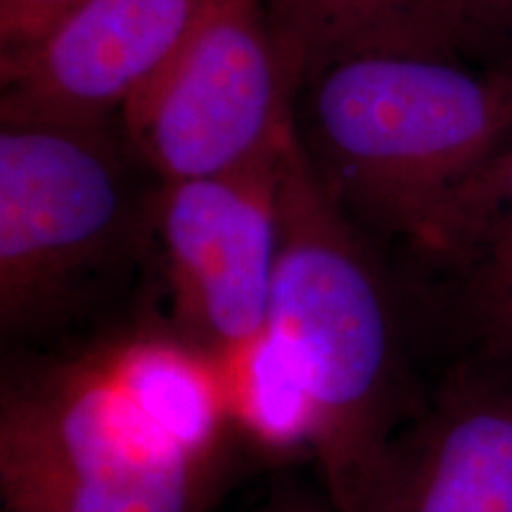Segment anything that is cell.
<instances>
[{"mask_svg":"<svg viewBox=\"0 0 512 512\" xmlns=\"http://www.w3.org/2000/svg\"><path fill=\"white\" fill-rule=\"evenodd\" d=\"M294 124L351 219L415 249L448 197L512 147V67L361 50L302 83Z\"/></svg>","mask_w":512,"mask_h":512,"instance_id":"cell-1","label":"cell"},{"mask_svg":"<svg viewBox=\"0 0 512 512\" xmlns=\"http://www.w3.org/2000/svg\"><path fill=\"white\" fill-rule=\"evenodd\" d=\"M280 219L266 332L316 411L313 463L325 491L351 512L384 444L415 413L399 306L370 235L323 183L297 131L280 159Z\"/></svg>","mask_w":512,"mask_h":512,"instance_id":"cell-2","label":"cell"},{"mask_svg":"<svg viewBox=\"0 0 512 512\" xmlns=\"http://www.w3.org/2000/svg\"><path fill=\"white\" fill-rule=\"evenodd\" d=\"M238 460L192 453L157 427L98 339L5 368L3 512H204Z\"/></svg>","mask_w":512,"mask_h":512,"instance_id":"cell-3","label":"cell"},{"mask_svg":"<svg viewBox=\"0 0 512 512\" xmlns=\"http://www.w3.org/2000/svg\"><path fill=\"white\" fill-rule=\"evenodd\" d=\"M110 126H0V328L46 337L152 256V202Z\"/></svg>","mask_w":512,"mask_h":512,"instance_id":"cell-4","label":"cell"},{"mask_svg":"<svg viewBox=\"0 0 512 512\" xmlns=\"http://www.w3.org/2000/svg\"><path fill=\"white\" fill-rule=\"evenodd\" d=\"M299 88L302 72L261 0H204L119 124L157 181L228 174L283 150Z\"/></svg>","mask_w":512,"mask_h":512,"instance_id":"cell-5","label":"cell"},{"mask_svg":"<svg viewBox=\"0 0 512 512\" xmlns=\"http://www.w3.org/2000/svg\"><path fill=\"white\" fill-rule=\"evenodd\" d=\"M285 147L228 174L157 185L152 259L169 306L166 323L214 358L245 347L268 325L283 240Z\"/></svg>","mask_w":512,"mask_h":512,"instance_id":"cell-6","label":"cell"},{"mask_svg":"<svg viewBox=\"0 0 512 512\" xmlns=\"http://www.w3.org/2000/svg\"><path fill=\"white\" fill-rule=\"evenodd\" d=\"M204 0H83L0 53L3 124L110 126L171 60Z\"/></svg>","mask_w":512,"mask_h":512,"instance_id":"cell-7","label":"cell"},{"mask_svg":"<svg viewBox=\"0 0 512 512\" xmlns=\"http://www.w3.org/2000/svg\"><path fill=\"white\" fill-rule=\"evenodd\" d=\"M351 512H512V356L448 370L384 444Z\"/></svg>","mask_w":512,"mask_h":512,"instance_id":"cell-8","label":"cell"},{"mask_svg":"<svg viewBox=\"0 0 512 512\" xmlns=\"http://www.w3.org/2000/svg\"><path fill=\"white\" fill-rule=\"evenodd\" d=\"M413 252L446 273L475 354L512 356V147L448 197Z\"/></svg>","mask_w":512,"mask_h":512,"instance_id":"cell-9","label":"cell"},{"mask_svg":"<svg viewBox=\"0 0 512 512\" xmlns=\"http://www.w3.org/2000/svg\"><path fill=\"white\" fill-rule=\"evenodd\" d=\"M216 361L221 363L230 420L242 448L271 463L316 458L313 403L266 330Z\"/></svg>","mask_w":512,"mask_h":512,"instance_id":"cell-10","label":"cell"},{"mask_svg":"<svg viewBox=\"0 0 512 512\" xmlns=\"http://www.w3.org/2000/svg\"><path fill=\"white\" fill-rule=\"evenodd\" d=\"M432 0H261L302 72L337 57L394 48Z\"/></svg>","mask_w":512,"mask_h":512,"instance_id":"cell-11","label":"cell"},{"mask_svg":"<svg viewBox=\"0 0 512 512\" xmlns=\"http://www.w3.org/2000/svg\"><path fill=\"white\" fill-rule=\"evenodd\" d=\"M394 48L512 67V0H432Z\"/></svg>","mask_w":512,"mask_h":512,"instance_id":"cell-12","label":"cell"},{"mask_svg":"<svg viewBox=\"0 0 512 512\" xmlns=\"http://www.w3.org/2000/svg\"><path fill=\"white\" fill-rule=\"evenodd\" d=\"M83 0H0V53L34 41Z\"/></svg>","mask_w":512,"mask_h":512,"instance_id":"cell-13","label":"cell"},{"mask_svg":"<svg viewBox=\"0 0 512 512\" xmlns=\"http://www.w3.org/2000/svg\"><path fill=\"white\" fill-rule=\"evenodd\" d=\"M238 512H339V510L337 505L332 503L328 491L316 494V491L304 489V486H287V489L273 491L266 501Z\"/></svg>","mask_w":512,"mask_h":512,"instance_id":"cell-14","label":"cell"}]
</instances>
